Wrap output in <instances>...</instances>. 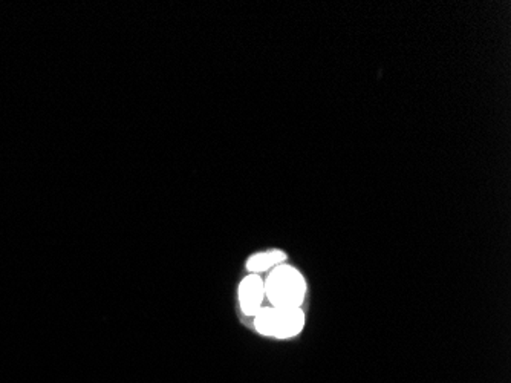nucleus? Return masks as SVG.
<instances>
[{"label": "nucleus", "mask_w": 511, "mask_h": 383, "mask_svg": "<svg viewBox=\"0 0 511 383\" xmlns=\"http://www.w3.org/2000/svg\"><path fill=\"white\" fill-rule=\"evenodd\" d=\"M265 284V298H268L271 307L300 308L306 294V282L302 273L294 267L280 264L274 267Z\"/></svg>", "instance_id": "obj_1"}, {"label": "nucleus", "mask_w": 511, "mask_h": 383, "mask_svg": "<svg viewBox=\"0 0 511 383\" xmlns=\"http://www.w3.org/2000/svg\"><path fill=\"white\" fill-rule=\"evenodd\" d=\"M305 313L302 308H261L254 316V326L262 336L275 339L294 338L303 330Z\"/></svg>", "instance_id": "obj_2"}, {"label": "nucleus", "mask_w": 511, "mask_h": 383, "mask_svg": "<svg viewBox=\"0 0 511 383\" xmlns=\"http://www.w3.org/2000/svg\"><path fill=\"white\" fill-rule=\"evenodd\" d=\"M239 305L245 316H256L265 299V284L261 275H248L239 284Z\"/></svg>", "instance_id": "obj_3"}, {"label": "nucleus", "mask_w": 511, "mask_h": 383, "mask_svg": "<svg viewBox=\"0 0 511 383\" xmlns=\"http://www.w3.org/2000/svg\"><path fill=\"white\" fill-rule=\"evenodd\" d=\"M287 261V254L282 250H268L251 254L247 259V270L251 275H261L264 271L273 270Z\"/></svg>", "instance_id": "obj_4"}]
</instances>
